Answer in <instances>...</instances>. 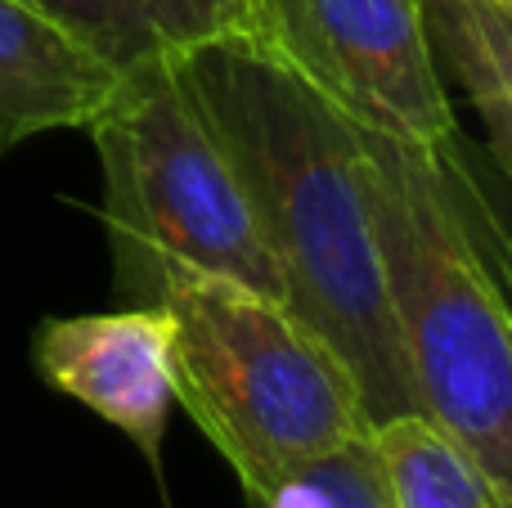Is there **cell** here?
Wrapping results in <instances>:
<instances>
[{
  "mask_svg": "<svg viewBox=\"0 0 512 508\" xmlns=\"http://www.w3.org/2000/svg\"><path fill=\"white\" fill-rule=\"evenodd\" d=\"M225 149L283 302L342 356L364 423L414 414L387 297L364 131L256 45L216 32L162 54Z\"/></svg>",
  "mask_w": 512,
  "mask_h": 508,
  "instance_id": "cell-1",
  "label": "cell"
},
{
  "mask_svg": "<svg viewBox=\"0 0 512 508\" xmlns=\"http://www.w3.org/2000/svg\"><path fill=\"white\" fill-rule=\"evenodd\" d=\"M364 144L414 414L477 464L499 508H512V306L472 243L445 153L373 131Z\"/></svg>",
  "mask_w": 512,
  "mask_h": 508,
  "instance_id": "cell-2",
  "label": "cell"
},
{
  "mask_svg": "<svg viewBox=\"0 0 512 508\" xmlns=\"http://www.w3.org/2000/svg\"><path fill=\"white\" fill-rule=\"evenodd\" d=\"M140 306L171 315L176 405L239 473L248 500L369 432L351 369L279 297L162 270Z\"/></svg>",
  "mask_w": 512,
  "mask_h": 508,
  "instance_id": "cell-3",
  "label": "cell"
},
{
  "mask_svg": "<svg viewBox=\"0 0 512 508\" xmlns=\"http://www.w3.org/2000/svg\"><path fill=\"white\" fill-rule=\"evenodd\" d=\"M86 131L104 167L117 284L135 306L162 270L234 279L283 302L279 266L256 234L248 194L167 59L131 63Z\"/></svg>",
  "mask_w": 512,
  "mask_h": 508,
  "instance_id": "cell-4",
  "label": "cell"
},
{
  "mask_svg": "<svg viewBox=\"0 0 512 508\" xmlns=\"http://www.w3.org/2000/svg\"><path fill=\"white\" fill-rule=\"evenodd\" d=\"M230 36L373 135L450 153L459 122L418 0H234Z\"/></svg>",
  "mask_w": 512,
  "mask_h": 508,
  "instance_id": "cell-5",
  "label": "cell"
},
{
  "mask_svg": "<svg viewBox=\"0 0 512 508\" xmlns=\"http://www.w3.org/2000/svg\"><path fill=\"white\" fill-rule=\"evenodd\" d=\"M36 374L131 437L162 477V437L176 405L171 315L162 306H126L104 315L45 320L32 342Z\"/></svg>",
  "mask_w": 512,
  "mask_h": 508,
  "instance_id": "cell-6",
  "label": "cell"
},
{
  "mask_svg": "<svg viewBox=\"0 0 512 508\" xmlns=\"http://www.w3.org/2000/svg\"><path fill=\"white\" fill-rule=\"evenodd\" d=\"M122 68L45 0H0V153L45 131H86Z\"/></svg>",
  "mask_w": 512,
  "mask_h": 508,
  "instance_id": "cell-7",
  "label": "cell"
},
{
  "mask_svg": "<svg viewBox=\"0 0 512 508\" xmlns=\"http://www.w3.org/2000/svg\"><path fill=\"white\" fill-rule=\"evenodd\" d=\"M72 23L113 68L162 59L194 41L225 32L234 0H45Z\"/></svg>",
  "mask_w": 512,
  "mask_h": 508,
  "instance_id": "cell-8",
  "label": "cell"
},
{
  "mask_svg": "<svg viewBox=\"0 0 512 508\" xmlns=\"http://www.w3.org/2000/svg\"><path fill=\"white\" fill-rule=\"evenodd\" d=\"M369 446L382 464L391 508H499L477 464L423 414H396L369 428Z\"/></svg>",
  "mask_w": 512,
  "mask_h": 508,
  "instance_id": "cell-9",
  "label": "cell"
},
{
  "mask_svg": "<svg viewBox=\"0 0 512 508\" xmlns=\"http://www.w3.org/2000/svg\"><path fill=\"white\" fill-rule=\"evenodd\" d=\"M441 72L477 99L512 95V0H418Z\"/></svg>",
  "mask_w": 512,
  "mask_h": 508,
  "instance_id": "cell-10",
  "label": "cell"
},
{
  "mask_svg": "<svg viewBox=\"0 0 512 508\" xmlns=\"http://www.w3.org/2000/svg\"><path fill=\"white\" fill-rule=\"evenodd\" d=\"M252 508H337V504H333V495H328V486L301 468V473L279 477L274 486H265L252 500Z\"/></svg>",
  "mask_w": 512,
  "mask_h": 508,
  "instance_id": "cell-11",
  "label": "cell"
},
{
  "mask_svg": "<svg viewBox=\"0 0 512 508\" xmlns=\"http://www.w3.org/2000/svg\"><path fill=\"white\" fill-rule=\"evenodd\" d=\"M486 122V135H490V153L495 162L512 176V95H495V99H477L472 104Z\"/></svg>",
  "mask_w": 512,
  "mask_h": 508,
  "instance_id": "cell-12",
  "label": "cell"
}]
</instances>
